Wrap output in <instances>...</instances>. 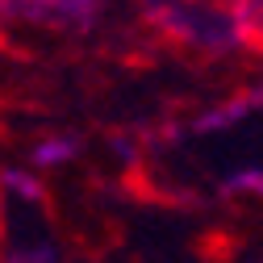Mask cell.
<instances>
[{
  "instance_id": "6da1fadb",
  "label": "cell",
  "mask_w": 263,
  "mask_h": 263,
  "mask_svg": "<svg viewBox=\"0 0 263 263\" xmlns=\"http://www.w3.org/2000/svg\"><path fill=\"white\" fill-rule=\"evenodd\" d=\"M76 155V138H46L34 146V163H42V167H54V163L71 159Z\"/></svg>"
},
{
  "instance_id": "7a4b0ae2",
  "label": "cell",
  "mask_w": 263,
  "mask_h": 263,
  "mask_svg": "<svg viewBox=\"0 0 263 263\" xmlns=\"http://www.w3.org/2000/svg\"><path fill=\"white\" fill-rule=\"evenodd\" d=\"M226 188H230V192H263V172H259V167H247V172H238V176H230Z\"/></svg>"
}]
</instances>
